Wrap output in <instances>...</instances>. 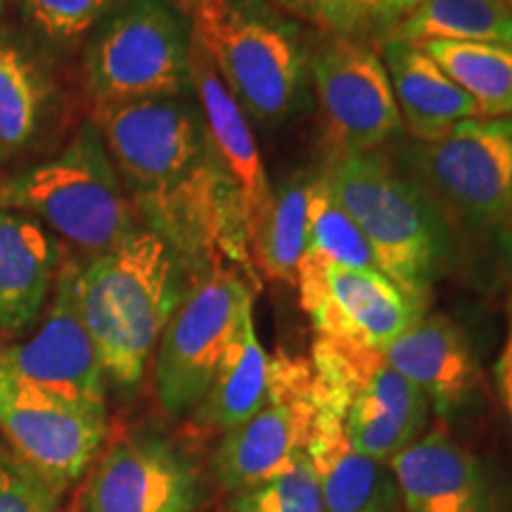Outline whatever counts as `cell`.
Wrapping results in <instances>:
<instances>
[{
  "label": "cell",
  "mask_w": 512,
  "mask_h": 512,
  "mask_svg": "<svg viewBox=\"0 0 512 512\" xmlns=\"http://www.w3.org/2000/svg\"><path fill=\"white\" fill-rule=\"evenodd\" d=\"M496 375L498 384H501V392L503 389H512V299L508 306V339H505L501 361L496 366Z\"/></svg>",
  "instance_id": "cell-33"
},
{
  "label": "cell",
  "mask_w": 512,
  "mask_h": 512,
  "mask_svg": "<svg viewBox=\"0 0 512 512\" xmlns=\"http://www.w3.org/2000/svg\"><path fill=\"white\" fill-rule=\"evenodd\" d=\"M389 467L403 512H508L494 472L446 430L422 434Z\"/></svg>",
  "instance_id": "cell-16"
},
{
  "label": "cell",
  "mask_w": 512,
  "mask_h": 512,
  "mask_svg": "<svg viewBox=\"0 0 512 512\" xmlns=\"http://www.w3.org/2000/svg\"><path fill=\"white\" fill-rule=\"evenodd\" d=\"M311 366L318 403L339 420L356 451L389 463L425 434L430 401L380 349L316 337Z\"/></svg>",
  "instance_id": "cell-8"
},
{
  "label": "cell",
  "mask_w": 512,
  "mask_h": 512,
  "mask_svg": "<svg viewBox=\"0 0 512 512\" xmlns=\"http://www.w3.org/2000/svg\"><path fill=\"white\" fill-rule=\"evenodd\" d=\"M192 19L176 0H121L95 27L83 79L95 112L192 95Z\"/></svg>",
  "instance_id": "cell-7"
},
{
  "label": "cell",
  "mask_w": 512,
  "mask_h": 512,
  "mask_svg": "<svg viewBox=\"0 0 512 512\" xmlns=\"http://www.w3.org/2000/svg\"><path fill=\"white\" fill-rule=\"evenodd\" d=\"M46 67L10 38H0V164L34 147L53 112Z\"/></svg>",
  "instance_id": "cell-23"
},
{
  "label": "cell",
  "mask_w": 512,
  "mask_h": 512,
  "mask_svg": "<svg viewBox=\"0 0 512 512\" xmlns=\"http://www.w3.org/2000/svg\"><path fill=\"white\" fill-rule=\"evenodd\" d=\"M494 43L512 48V15L503 0H422L384 41ZM380 48V46H377Z\"/></svg>",
  "instance_id": "cell-24"
},
{
  "label": "cell",
  "mask_w": 512,
  "mask_h": 512,
  "mask_svg": "<svg viewBox=\"0 0 512 512\" xmlns=\"http://www.w3.org/2000/svg\"><path fill=\"white\" fill-rule=\"evenodd\" d=\"M268 387L271 356L256 335L254 311H249L223 354L207 394L192 415L197 425L223 434L252 418L264 406Z\"/></svg>",
  "instance_id": "cell-22"
},
{
  "label": "cell",
  "mask_w": 512,
  "mask_h": 512,
  "mask_svg": "<svg viewBox=\"0 0 512 512\" xmlns=\"http://www.w3.org/2000/svg\"><path fill=\"white\" fill-rule=\"evenodd\" d=\"M313 174H292L273 188V204L264 226L252 242L256 275L285 285H297L299 261L306 245L309 223V192Z\"/></svg>",
  "instance_id": "cell-25"
},
{
  "label": "cell",
  "mask_w": 512,
  "mask_h": 512,
  "mask_svg": "<svg viewBox=\"0 0 512 512\" xmlns=\"http://www.w3.org/2000/svg\"><path fill=\"white\" fill-rule=\"evenodd\" d=\"M0 434L24 463L67 494L105 446L110 418L81 411L0 373Z\"/></svg>",
  "instance_id": "cell-14"
},
{
  "label": "cell",
  "mask_w": 512,
  "mask_h": 512,
  "mask_svg": "<svg viewBox=\"0 0 512 512\" xmlns=\"http://www.w3.org/2000/svg\"><path fill=\"white\" fill-rule=\"evenodd\" d=\"M192 34L256 124L278 126L304 110L313 43L271 0H211L192 17Z\"/></svg>",
  "instance_id": "cell-5"
},
{
  "label": "cell",
  "mask_w": 512,
  "mask_h": 512,
  "mask_svg": "<svg viewBox=\"0 0 512 512\" xmlns=\"http://www.w3.org/2000/svg\"><path fill=\"white\" fill-rule=\"evenodd\" d=\"M209 486L188 448L159 432L119 434L88 470L76 512H200Z\"/></svg>",
  "instance_id": "cell-12"
},
{
  "label": "cell",
  "mask_w": 512,
  "mask_h": 512,
  "mask_svg": "<svg viewBox=\"0 0 512 512\" xmlns=\"http://www.w3.org/2000/svg\"><path fill=\"white\" fill-rule=\"evenodd\" d=\"M380 55L408 138L434 143L460 121L479 117L470 95L420 46L389 38Z\"/></svg>",
  "instance_id": "cell-20"
},
{
  "label": "cell",
  "mask_w": 512,
  "mask_h": 512,
  "mask_svg": "<svg viewBox=\"0 0 512 512\" xmlns=\"http://www.w3.org/2000/svg\"><path fill=\"white\" fill-rule=\"evenodd\" d=\"M254 290L252 280L226 261L190 283L155 351L157 399L171 418L200 406L242 318L254 311Z\"/></svg>",
  "instance_id": "cell-9"
},
{
  "label": "cell",
  "mask_w": 512,
  "mask_h": 512,
  "mask_svg": "<svg viewBox=\"0 0 512 512\" xmlns=\"http://www.w3.org/2000/svg\"><path fill=\"white\" fill-rule=\"evenodd\" d=\"M306 456L316 470L325 512H403L389 463L356 451L339 420L320 403Z\"/></svg>",
  "instance_id": "cell-21"
},
{
  "label": "cell",
  "mask_w": 512,
  "mask_h": 512,
  "mask_svg": "<svg viewBox=\"0 0 512 512\" xmlns=\"http://www.w3.org/2000/svg\"><path fill=\"white\" fill-rule=\"evenodd\" d=\"M83 261L67 254L41 323L27 339H0V373L93 415H107V373L79 309Z\"/></svg>",
  "instance_id": "cell-10"
},
{
  "label": "cell",
  "mask_w": 512,
  "mask_h": 512,
  "mask_svg": "<svg viewBox=\"0 0 512 512\" xmlns=\"http://www.w3.org/2000/svg\"><path fill=\"white\" fill-rule=\"evenodd\" d=\"M223 512H325L309 456L299 458L283 475L235 491Z\"/></svg>",
  "instance_id": "cell-29"
},
{
  "label": "cell",
  "mask_w": 512,
  "mask_h": 512,
  "mask_svg": "<svg viewBox=\"0 0 512 512\" xmlns=\"http://www.w3.org/2000/svg\"><path fill=\"white\" fill-rule=\"evenodd\" d=\"M190 74L192 93L200 105L204 124L209 128L211 143H214L223 166L228 169L230 178L242 192V200H245L247 238L249 252H252V242L264 226L268 209L273 204V185L268 181L264 159L256 147L252 124H249V117L242 112L233 95L228 93V88L223 86L209 55L195 41V34H192Z\"/></svg>",
  "instance_id": "cell-18"
},
{
  "label": "cell",
  "mask_w": 512,
  "mask_h": 512,
  "mask_svg": "<svg viewBox=\"0 0 512 512\" xmlns=\"http://www.w3.org/2000/svg\"><path fill=\"white\" fill-rule=\"evenodd\" d=\"M503 401H505V408H508V415L512 420V389H503Z\"/></svg>",
  "instance_id": "cell-35"
},
{
  "label": "cell",
  "mask_w": 512,
  "mask_h": 512,
  "mask_svg": "<svg viewBox=\"0 0 512 512\" xmlns=\"http://www.w3.org/2000/svg\"><path fill=\"white\" fill-rule=\"evenodd\" d=\"M470 95L479 117L512 114V48L494 43L430 41L420 46Z\"/></svg>",
  "instance_id": "cell-27"
},
{
  "label": "cell",
  "mask_w": 512,
  "mask_h": 512,
  "mask_svg": "<svg viewBox=\"0 0 512 512\" xmlns=\"http://www.w3.org/2000/svg\"><path fill=\"white\" fill-rule=\"evenodd\" d=\"M67 254L43 223L0 209V337L12 339L34 328Z\"/></svg>",
  "instance_id": "cell-19"
},
{
  "label": "cell",
  "mask_w": 512,
  "mask_h": 512,
  "mask_svg": "<svg viewBox=\"0 0 512 512\" xmlns=\"http://www.w3.org/2000/svg\"><path fill=\"white\" fill-rule=\"evenodd\" d=\"M3 12H5V0H0V17H3Z\"/></svg>",
  "instance_id": "cell-37"
},
{
  "label": "cell",
  "mask_w": 512,
  "mask_h": 512,
  "mask_svg": "<svg viewBox=\"0 0 512 512\" xmlns=\"http://www.w3.org/2000/svg\"><path fill=\"white\" fill-rule=\"evenodd\" d=\"M309 74L330 152L382 150L403 133L392 81L375 46L318 36Z\"/></svg>",
  "instance_id": "cell-13"
},
{
  "label": "cell",
  "mask_w": 512,
  "mask_h": 512,
  "mask_svg": "<svg viewBox=\"0 0 512 512\" xmlns=\"http://www.w3.org/2000/svg\"><path fill=\"white\" fill-rule=\"evenodd\" d=\"M318 337L384 349L422 313L380 268H328L297 283Z\"/></svg>",
  "instance_id": "cell-15"
},
{
  "label": "cell",
  "mask_w": 512,
  "mask_h": 512,
  "mask_svg": "<svg viewBox=\"0 0 512 512\" xmlns=\"http://www.w3.org/2000/svg\"><path fill=\"white\" fill-rule=\"evenodd\" d=\"M422 0H384V8L380 12V27H377V38H375V48L384 41V36L392 31L396 24L401 22L408 12L418 8Z\"/></svg>",
  "instance_id": "cell-32"
},
{
  "label": "cell",
  "mask_w": 512,
  "mask_h": 512,
  "mask_svg": "<svg viewBox=\"0 0 512 512\" xmlns=\"http://www.w3.org/2000/svg\"><path fill=\"white\" fill-rule=\"evenodd\" d=\"M209 3H211V0H176L178 8H181L190 19L195 17L197 12H202L204 8H207Z\"/></svg>",
  "instance_id": "cell-34"
},
{
  "label": "cell",
  "mask_w": 512,
  "mask_h": 512,
  "mask_svg": "<svg viewBox=\"0 0 512 512\" xmlns=\"http://www.w3.org/2000/svg\"><path fill=\"white\" fill-rule=\"evenodd\" d=\"M64 512H76V508H74V505H72V508H67V510H64Z\"/></svg>",
  "instance_id": "cell-38"
},
{
  "label": "cell",
  "mask_w": 512,
  "mask_h": 512,
  "mask_svg": "<svg viewBox=\"0 0 512 512\" xmlns=\"http://www.w3.org/2000/svg\"><path fill=\"white\" fill-rule=\"evenodd\" d=\"M64 491L24 463L0 434V512H62Z\"/></svg>",
  "instance_id": "cell-31"
},
{
  "label": "cell",
  "mask_w": 512,
  "mask_h": 512,
  "mask_svg": "<svg viewBox=\"0 0 512 512\" xmlns=\"http://www.w3.org/2000/svg\"><path fill=\"white\" fill-rule=\"evenodd\" d=\"M408 302L427 311L434 285L458 268L456 242L430 197L384 150L330 152L320 171Z\"/></svg>",
  "instance_id": "cell-3"
},
{
  "label": "cell",
  "mask_w": 512,
  "mask_h": 512,
  "mask_svg": "<svg viewBox=\"0 0 512 512\" xmlns=\"http://www.w3.org/2000/svg\"><path fill=\"white\" fill-rule=\"evenodd\" d=\"M318 418L311 358H271V387L252 418L223 432L211 458V475L223 489H249L283 475L306 456Z\"/></svg>",
  "instance_id": "cell-11"
},
{
  "label": "cell",
  "mask_w": 512,
  "mask_h": 512,
  "mask_svg": "<svg viewBox=\"0 0 512 512\" xmlns=\"http://www.w3.org/2000/svg\"><path fill=\"white\" fill-rule=\"evenodd\" d=\"M192 283L181 259L159 235L136 228L110 252L83 261L79 309L107 380H143L159 337Z\"/></svg>",
  "instance_id": "cell-4"
},
{
  "label": "cell",
  "mask_w": 512,
  "mask_h": 512,
  "mask_svg": "<svg viewBox=\"0 0 512 512\" xmlns=\"http://www.w3.org/2000/svg\"><path fill=\"white\" fill-rule=\"evenodd\" d=\"M95 124L140 226L174 249L192 280L226 261L259 287L245 200L192 95L95 112Z\"/></svg>",
  "instance_id": "cell-1"
},
{
  "label": "cell",
  "mask_w": 512,
  "mask_h": 512,
  "mask_svg": "<svg viewBox=\"0 0 512 512\" xmlns=\"http://www.w3.org/2000/svg\"><path fill=\"white\" fill-rule=\"evenodd\" d=\"M382 150L437 207L458 268L512 280V114L465 119L434 143L401 133Z\"/></svg>",
  "instance_id": "cell-2"
},
{
  "label": "cell",
  "mask_w": 512,
  "mask_h": 512,
  "mask_svg": "<svg viewBox=\"0 0 512 512\" xmlns=\"http://www.w3.org/2000/svg\"><path fill=\"white\" fill-rule=\"evenodd\" d=\"M328 268H377L373 249L356 221L339 207L320 174H313L309 192V223L306 245L299 261L297 283Z\"/></svg>",
  "instance_id": "cell-26"
},
{
  "label": "cell",
  "mask_w": 512,
  "mask_h": 512,
  "mask_svg": "<svg viewBox=\"0 0 512 512\" xmlns=\"http://www.w3.org/2000/svg\"><path fill=\"white\" fill-rule=\"evenodd\" d=\"M22 15L53 43H74L98 27L121 0H17Z\"/></svg>",
  "instance_id": "cell-30"
},
{
  "label": "cell",
  "mask_w": 512,
  "mask_h": 512,
  "mask_svg": "<svg viewBox=\"0 0 512 512\" xmlns=\"http://www.w3.org/2000/svg\"><path fill=\"white\" fill-rule=\"evenodd\" d=\"M0 209L43 223L86 261L140 228L95 121L81 124L60 155L0 178Z\"/></svg>",
  "instance_id": "cell-6"
},
{
  "label": "cell",
  "mask_w": 512,
  "mask_h": 512,
  "mask_svg": "<svg viewBox=\"0 0 512 512\" xmlns=\"http://www.w3.org/2000/svg\"><path fill=\"white\" fill-rule=\"evenodd\" d=\"M380 351L444 418L463 411L475 396L479 382L475 354L463 330L448 316L425 311Z\"/></svg>",
  "instance_id": "cell-17"
},
{
  "label": "cell",
  "mask_w": 512,
  "mask_h": 512,
  "mask_svg": "<svg viewBox=\"0 0 512 512\" xmlns=\"http://www.w3.org/2000/svg\"><path fill=\"white\" fill-rule=\"evenodd\" d=\"M283 15L320 38H351L375 46L384 0H271Z\"/></svg>",
  "instance_id": "cell-28"
},
{
  "label": "cell",
  "mask_w": 512,
  "mask_h": 512,
  "mask_svg": "<svg viewBox=\"0 0 512 512\" xmlns=\"http://www.w3.org/2000/svg\"><path fill=\"white\" fill-rule=\"evenodd\" d=\"M503 3H505V8H508L510 15H512V0H503Z\"/></svg>",
  "instance_id": "cell-36"
}]
</instances>
